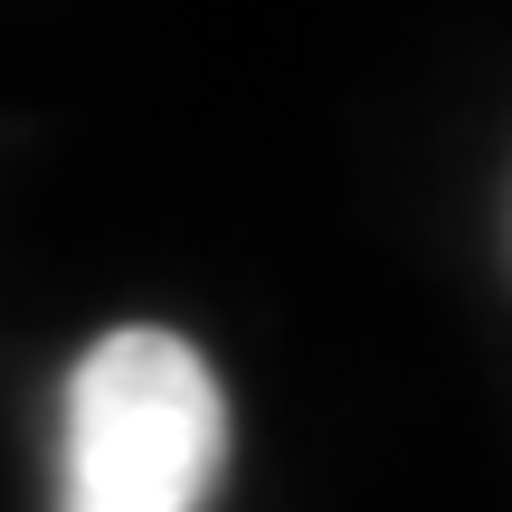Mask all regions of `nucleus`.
<instances>
[{
    "label": "nucleus",
    "mask_w": 512,
    "mask_h": 512,
    "mask_svg": "<svg viewBox=\"0 0 512 512\" xmlns=\"http://www.w3.org/2000/svg\"><path fill=\"white\" fill-rule=\"evenodd\" d=\"M228 475V399L200 342L124 323L76 361L57 427V512H209Z\"/></svg>",
    "instance_id": "f257e3e1"
}]
</instances>
